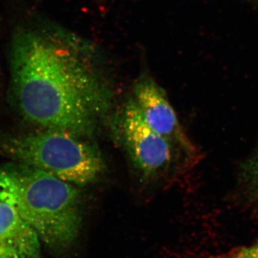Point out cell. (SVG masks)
<instances>
[{"mask_svg": "<svg viewBox=\"0 0 258 258\" xmlns=\"http://www.w3.org/2000/svg\"><path fill=\"white\" fill-rule=\"evenodd\" d=\"M10 59V98L23 119L42 130L91 135L111 92L89 43L62 29L23 28Z\"/></svg>", "mask_w": 258, "mask_h": 258, "instance_id": "1", "label": "cell"}, {"mask_svg": "<svg viewBox=\"0 0 258 258\" xmlns=\"http://www.w3.org/2000/svg\"><path fill=\"white\" fill-rule=\"evenodd\" d=\"M0 200L11 205L53 250L69 248L79 236V189L50 173L18 161L1 164Z\"/></svg>", "mask_w": 258, "mask_h": 258, "instance_id": "2", "label": "cell"}, {"mask_svg": "<svg viewBox=\"0 0 258 258\" xmlns=\"http://www.w3.org/2000/svg\"><path fill=\"white\" fill-rule=\"evenodd\" d=\"M0 154L76 186L93 182L105 168L96 146L84 137L61 131L42 130L1 139Z\"/></svg>", "mask_w": 258, "mask_h": 258, "instance_id": "3", "label": "cell"}, {"mask_svg": "<svg viewBox=\"0 0 258 258\" xmlns=\"http://www.w3.org/2000/svg\"><path fill=\"white\" fill-rule=\"evenodd\" d=\"M121 130L127 152L144 176L154 177L170 166L172 144L147 124L133 98L123 111Z\"/></svg>", "mask_w": 258, "mask_h": 258, "instance_id": "4", "label": "cell"}, {"mask_svg": "<svg viewBox=\"0 0 258 258\" xmlns=\"http://www.w3.org/2000/svg\"><path fill=\"white\" fill-rule=\"evenodd\" d=\"M134 101L142 116L159 135L167 139L172 146L191 152L192 145L185 135L177 115L165 91L152 78L142 76L134 84Z\"/></svg>", "mask_w": 258, "mask_h": 258, "instance_id": "5", "label": "cell"}, {"mask_svg": "<svg viewBox=\"0 0 258 258\" xmlns=\"http://www.w3.org/2000/svg\"><path fill=\"white\" fill-rule=\"evenodd\" d=\"M40 239L11 205L0 200V258H42Z\"/></svg>", "mask_w": 258, "mask_h": 258, "instance_id": "6", "label": "cell"}, {"mask_svg": "<svg viewBox=\"0 0 258 258\" xmlns=\"http://www.w3.org/2000/svg\"><path fill=\"white\" fill-rule=\"evenodd\" d=\"M241 172L244 187L249 195L258 202V154L246 161Z\"/></svg>", "mask_w": 258, "mask_h": 258, "instance_id": "7", "label": "cell"}, {"mask_svg": "<svg viewBox=\"0 0 258 258\" xmlns=\"http://www.w3.org/2000/svg\"><path fill=\"white\" fill-rule=\"evenodd\" d=\"M232 258H258V240L240 249Z\"/></svg>", "mask_w": 258, "mask_h": 258, "instance_id": "8", "label": "cell"}, {"mask_svg": "<svg viewBox=\"0 0 258 258\" xmlns=\"http://www.w3.org/2000/svg\"><path fill=\"white\" fill-rule=\"evenodd\" d=\"M230 258H232V257H230Z\"/></svg>", "mask_w": 258, "mask_h": 258, "instance_id": "9", "label": "cell"}]
</instances>
